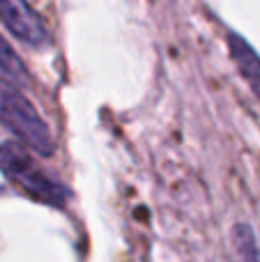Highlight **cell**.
<instances>
[{
  "label": "cell",
  "instance_id": "1",
  "mask_svg": "<svg viewBox=\"0 0 260 262\" xmlns=\"http://www.w3.org/2000/svg\"><path fill=\"white\" fill-rule=\"evenodd\" d=\"M0 172L26 195L49 207H64L69 189L51 177L37 161L16 143H0Z\"/></svg>",
  "mask_w": 260,
  "mask_h": 262
},
{
  "label": "cell",
  "instance_id": "4",
  "mask_svg": "<svg viewBox=\"0 0 260 262\" xmlns=\"http://www.w3.org/2000/svg\"><path fill=\"white\" fill-rule=\"evenodd\" d=\"M228 44H230V53H233V60L237 62L240 72L244 74V78L251 83L253 90L260 95V60H258V55L253 53L251 46L237 35H230Z\"/></svg>",
  "mask_w": 260,
  "mask_h": 262
},
{
  "label": "cell",
  "instance_id": "2",
  "mask_svg": "<svg viewBox=\"0 0 260 262\" xmlns=\"http://www.w3.org/2000/svg\"><path fill=\"white\" fill-rule=\"evenodd\" d=\"M0 122L32 152L41 157H51L55 152V138L49 124L16 88L0 85Z\"/></svg>",
  "mask_w": 260,
  "mask_h": 262
},
{
  "label": "cell",
  "instance_id": "5",
  "mask_svg": "<svg viewBox=\"0 0 260 262\" xmlns=\"http://www.w3.org/2000/svg\"><path fill=\"white\" fill-rule=\"evenodd\" d=\"M230 244H233V260L235 262H260V242L251 226L240 223L230 232Z\"/></svg>",
  "mask_w": 260,
  "mask_h": 262
},
{
  "label": "cell",
  "instance_id": "3",
  "mask_svg": "<svg viewBox=\"0 0 260 262\" xmlns=\"http://www.w3.org/2000/svg\"><path fill=\"white\" fill-rule=\"evenodd\" d=\"M0 21L9 35L32 49L49 44V30L28 0H0Z\"/></svg>",
  "mask_w": 260,
  "mask_h": 262
},
{
  "label": "cell",
  "instance_id": "6",
  "mask_svg": "<svg viewBox=\"0 0 260 262\" xmlns=\"http://www.w3.org/2000/svg\"><path fill=\"white\" fill-rule=\"evenodd\" d=\"M0 76H5L12 83H18V85H26L30 81L26 64L21 62L16 51L9 46V41L3 35H0Z\"/></svg>",
  "mask_w": 260,
  "mask_h": 262
}]
</instances>
